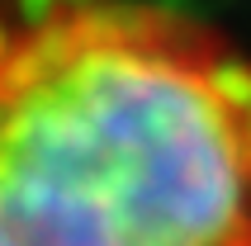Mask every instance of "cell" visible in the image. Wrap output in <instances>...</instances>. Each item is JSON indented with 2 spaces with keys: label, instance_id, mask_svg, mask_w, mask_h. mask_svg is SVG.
I'll return each instance as SVG.
<instances>
[{
  "label": "cell",
  "instance_id": "6da1fadb",
  "mask_svg": "<svg viewBox=\"0 0 251 246\" xmlns=\"http://www.w3.org/2000/svg\"><path fill=\"white\" fill-rule=\"evenodd\" d=\"M0 246H251V52L152 0L0 19Z\"/></svg>",
  "mask_w": 251,
  "mask_h": 246
}]
</instances>
